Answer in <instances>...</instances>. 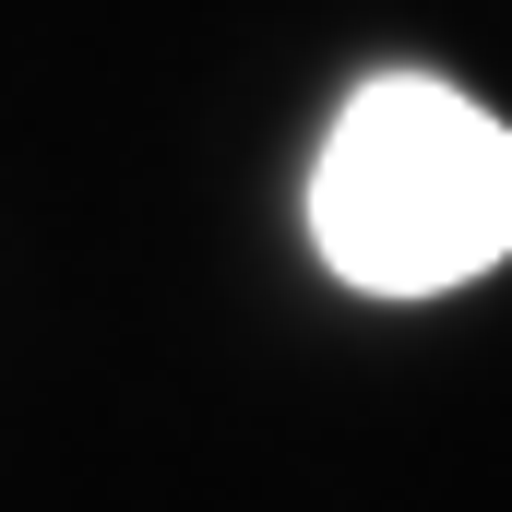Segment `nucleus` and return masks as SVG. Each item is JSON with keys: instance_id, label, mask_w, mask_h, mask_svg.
<instances>
[{"instance_id": "nucleus-1", "label": "nucleus", "mask_w": 512, "mask_h": 512, "mask_svg": "<svg viewBox=\"0 0 512 512\" xmlns=\"http://www.w3.org/2000/svg\"><path fill=\"white\" fill-rule=\"evenodd\" d=\"M310 239L358 298H441L512 262V120L393 72L358 84L310 167Z\"/></svg>"}]
</instances>
